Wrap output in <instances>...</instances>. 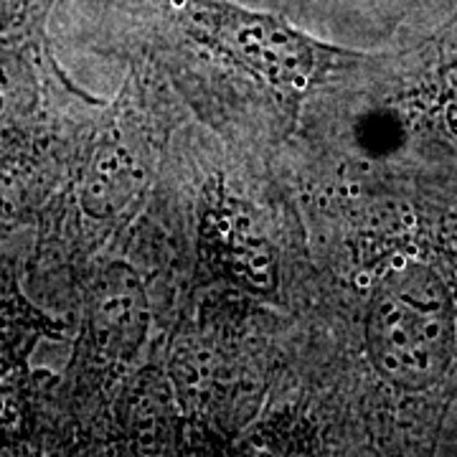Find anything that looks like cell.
<instances>
[{"instance_id": "obj_1", "label": "cell", "mask_w": 457, "mask_h": 457, "mask_svg": "<svg viewBox=\"0 0 457 457\" xmlns=\"http://www.w3.org/2000/svg\"><path fill=\"white\" fill-rule=\"evenodd\" d=\"M384 107L371 112L376 155L417 153L457 176V21Z\"/></svg>"}, {"instance_id": "obj_2", "label": "cell", "mask_w": 457, "mask_h": 457, "mask_svg": "<svg viewBox=\"0 0 457 457\" xmlns=\"http://www.w3.org/2000/svg\"><path fill=\"white\" fill-rule=\"evenodd\" d=\"M186 29L216 44L267 82L303 89L338 64L343 51L315 44L282 18L228 0H170Z\"/></svg>"}, {"instance_id": "obj_3", "label": "cell", "mask_w": 457, "mask_h": 457, "mask_svg": "<svg viewBox=\"0 0 457 457\" xmlns=\"http://www.w3.org/2000/svg\"><path fill=\"white\" fill-rule=\"evenodd\" d=\"M31 0H0V29H5L8 23H13Z\"/></svg>"}]
</instances>
